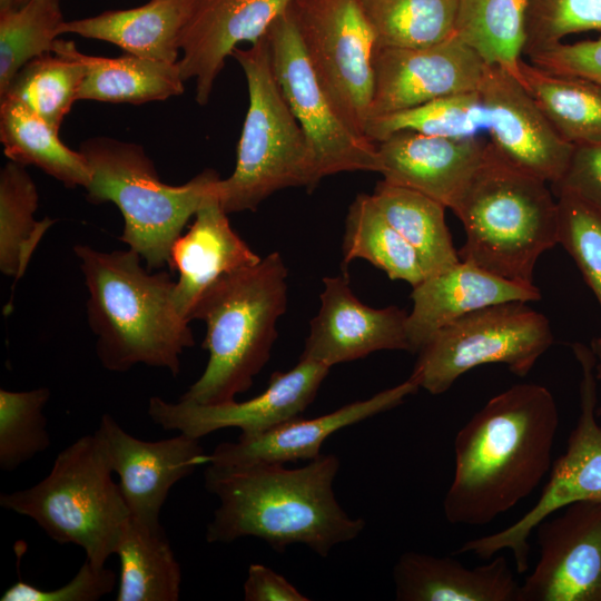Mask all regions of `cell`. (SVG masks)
<instances>
[{
    "label": "cell",
    "instance_id": "cell-1",
    "mask_svg": "<svg viewBox=\"0 0 601 601\" xmlns=\"http://www.w3.org/2000/svg\"><path fill=\"white\" fill-rule=\"evenodd\" d=\"M559 422L543 385L520 383L491 397L455 436L445 519L483 526L528 497L550 472Z\"/></svg>",
    "mask_w": 601,
    "mask_h": 601
},
{
    "label": "cell",
    "instance_id": "cell-2",
    "mask_svg": "<svg viewBox=\"0 0 601 601\" xmlns=\"http://www.w3.org/2000/svg\"><path fill=\"white\" fill-rule=\"evenodd\" d=\"M338 470L334 454H321L297 469L280 463L208 464L205 487L219 505L207 525L206 541L231 543L254 536L279 553L304 544L326 558L365 528V521L348 515L335 497Z\"/></svg>",
    "mask_w": 601,
    "mask_h": 601
},
{
    "label": "cell",
    "instance_id": "cell-3",
    "mask_svg": "<svg viewBox=\"0 0 601 601\" xmlns=\"http://www.w3.org/2000/svg\"><path fill=\"white\" fill-rule=\"evenodd\" d=\"M73 250L89 293L87 318L101 365L124 373L142 364L176 376L180 355L195 339L176 309L171 276L151 273L130 248L107 253L76 245Z\"/></svg>",
    "mask_w": 601,
    "mask_h": 601
},
{
    "label": "cell",
    "instance_id": "cell-4",
    "mask_svg": "<svg viewBox=\"0 0 601 601\" xmlns=\"http://www.w3.org/2000/svg\"><path fill=\"white\" fill-rule=\"evenodd\" d=\"M548 185L511 164L490 141L451 208L465 230L460 258L533 286L538 259L558 244V201Z\"/></svg>",
    "mask_w": 601,
    "mask_h": 601
},
{
    "label": "cell",
    "instance_id": "cell-5",
    "mask_svg": "<svg viewBox=\"0 0 601 601\" xmlns=\"http://www.w3.org/2000/svg\"><path fill=\"white\" fill-rule=\"evenodd\" d=\"M286 304L287 268L278 253L214 283L190 316L206 324L208 362L179 400L217 404L246 392L270 357Z\"/></svg>",
    "mask_w": 601,
    "mask_h": 601
},
{
    "label": "cell",
    "instance_id": "cell-6",
    "mask_svg": "<svg viewBox=\"0 0 601 601\" xmlns=\"http://www.w3.org/2000/svg\"><path fill=\"white\" fill-rule=\"evenodd\" d=\"M231 57L247 81L249 104L233 174L216 194L227 214L254 211L272 194L288 187L314 189L321 181L305 134L276 80L267 36Z\"/></svg>",
    "mask_w": 601,
    "mask_h": 601
},
{
    "label": "cell",
    "instance_id": "cell-7",
    "mask_svg": "<svg viewBox=\"0 0 601 601\" xmlns=\"http://www.w3.org/2000/svg\"><path fill=\"white\" fill-rule=\"evenodd\" d=\"M79 151L90 169L85 188L92 204H115L125 220L119 239L149 269H170V252L188 220L219 180L206 169L189 181L164 184L154 162L137 144L107 137L87 139Z\"/></svg>",
    "mask_w": 601,
    "mask_h": 601
},
{
    "label": "cell",
    "instance_id": "cell-8",
    "mask_svg": "<svg viewBox=\"0 0 601 601\" xmlns=\"http://www.w3.org/2000/svg\"><path fill=\"white\" fill-rule=\"evenodd\" d=\"M112 473L97 434L83 435L56 456L40 482L1 493L0 505L33 520L55 542L80 546L101 569L130 516Z\"/></svg>",
    "mask_w": 601,
    "mask_h": 601
},
{
    "label": "cell",
    "instance_id": "cell-9",
    "mask_svg": "<svg viewBox=\"0 0 601 601\" xmlns=\"http://www.w3.org/2000/svg\"><path fill=\"white\" fill-rule=\"evenodd\" d=\"M553 339L549 319L525 302L486 306L437 331L418 351L410 378L439 395L481 365L504 364L524 377Z\"/></svg>",
    "mask_w": 601,
    "mask_h": 601
},
{
    "label": "cell",
    "instance_id": "cell-10",
    "mask_svg": "<svg viewBox=\"0 0 601 601\" xmlns=\"http://www.w3.org/2000/svg\"><path fill=\"white\" fill-rule=\"evenodd\" d=\"M288 9L321 86L345 124L366 137L376 37L359 0H293Z\"/></svg>",
    "mask_w": 601,
    "mask_h": 601
},
{
    "label": "cell",
    "instance_id": "cell-11",
    "mask_svg": "<svg viewBox=\"0 0 601 601\" xmlns=\"http://www.w3.org/2000/svg\"><path fill=\"white\" fill-rule=\"evenodd\" d=\"M581 368L580 414L564 453L553 461L549 480L535 504L513 524L489 535L469 540L457 553L487 560L499 552H512L518 573L529 570V538L545 519L578 502L601 504V424L597 406L598 380L590 346L572 344Z\"/></svg>",
    "mask_w": 601,
    "mask_h": 601
},
{
    "label": "cell",
    "instance_id": "cell-12",
    "mask_svg": "<svg viewBox=\"0 0 601 601\" xmlns=\"http://www.w3.org/2000/svg\"><path fill=\"white\" fill-rule=\"evenodd\" d=\"M279 88L311 148L322 178L343 171L378 173L376 144L354 132L321 86L287 9L266 33Z\"/></svg>",
    "mask_w": 601,
    "mask_h": 601
},
{
    "label": "cell",
    "instance_id": "cell-13",
    "mask_svg": "<svg viewBox=\"0 0 601 601\" xmlns=\"http://www.w3.org/2000/svg\"><path fill=\"white\" fill-rule=\"evenodd\" d=\"M329 368L299 358L292 370L275 372L267 388L250 400L197 404L154 396L148 402L147 413L162 430L178 431L195 439L231 427L239 428L242 435H256L300 416L314 401Z\"/></svg>",
    "mask_w": 601,
    "mask_h": 601
},
{
    "label": "cell",
    "instance_id": "cell-14",
    "mask_svg": "<svg viewBox=\"0 0 601 601\" xmlns=\"http://www.w3.org/2000/svg\"><path fill=\"white\" fill-rule=\"evenodd\" d=\"M535 529L539 560L518 601H601V504H570Z\"/></svg>",
    "mask_w": 601,
    "mask_h": 601
},
{
    "label": "cell",
    "instance_id": "cell-15",
    "mask_svg": "<svg viewBox=\"0 0 601 601\" xmlns=\"http://www.w3.org/2000/svg\"><path fill=\"white\" fill-rule=\"evenodd\" d=\"M477 93L493 147L518 168L555 185L574 145L558 134L522 82L499 66L485 65Z\"/></svg>",
    "mask_w": 601,
    "mask_h": 601
},
{
    "label": "cell",
    "instance_id": "cell-16",
    "mask_svg": "<svg viewBox=\"0 0 601 601\" xmlns=\"http://www.w3.org/2000/svg\"><path fill=\"white\" fill-rule=\"evenodd\" d=\"M485 68L455 33L421 48H376L375 88L370 119L433 99L475 92Z\"/></svg>",
    "mask_w": 601,
    "mask_h": 601
},
{
    "label": "cell",
    "instance_id": "cell-17",
    "mask_svg": "<svg viewBox=\"0 0 601 601\" xmlns=\"http://www.w3.org/2000/svg\"><path fill=\"white\" fill-rule=\"evenodd\" d=\"M95 433L119 477L130 518L148 526H160L159 514L171 487L208 463L199 439L183 433L144 441L127 433L109 414L101 416Z\"/></svg>",
    "mask_w": 601,
    "mask_h": 601
},
{
    "label": "cell",
    "instance_id": "cell-18",
    "mask_svg": "<svg viewBox=\"0 0 601 601\" xmlns=\"http://www.w3.org/2000/svg\"><path fill=\"white\" fill-rule=\"evenodd\" d=\"M345 276L325 277L321 307L311 322L299 358L328 367L383 349L410 352L407 313L396 306L373 308L352 292Z\"/></svg>",
    "mask_w": 601,
    "mask_h": 601
},
{
    "label": "cell",
    "instance_id": "cell-19",
    "mask_svg": "<svg viewBox=\"0 0 601 601\" xmlns=\"http://www.w3.org/2000/svg\"><path fill=\"white\" fill-rule=\"evenodd\" d=\"M293 0H193L180 36L178 66L196 79V100L206 105L216 78L239 43L263 38Z\"/></svg>",
    "mask_w": 601,
    "mask_h": 601
},
{
    "label": "cell",
    "instance_id": "cell-20",
    "mask_svg": "<svg viewBox=\"0 0 601 601\" xmlns=\"http://www.w3.org/2000/svg\"><path fill=\"white\" fill-rule=\"evenodd\" d=\"M490 140L397 131L376 142L383 180L422 193L451 209L483 160Z\"/></svg>",
    "mask_w": 601,
    "mask_h": 601
},
{
    "label": "cell",
    "instance_id": "cell-21",
    "mask_svg": "<svg viewBox=\"0 0 601 601\" xmlns=\"http://www.w3.org/2000/svg\"><path fill=\"white\" fill-rule=\"evenodd\" d=\"M418 388L408 377L367 400L346 404L325 415L308 420L298 416L256 435L240 434L236 442L219 443L208 454V464H286L312 461L321 455L324 441L333 433L398 406Z\"/></svg>",
    "mask_w": 601,
    "mask_h": 601
},
{
    "label": "cell",
    "instance_id": "cell-22",
    "mask_svg": "<svg viewBox=\"0 0 601 601\" xmlns=\"http://www.w3.org/2000/svg\"><path fill=\"white\" fill-rule=\"evenodd\" d=\"M406 333L411 353L442 327L480 308L508 302H536L540 289L494 275L470 262L425 277L413 287Z\"/></svg>",
    "mask_w": 601,
    "mask_h": 601
},
{
    "label": "cell",
    "instance_id": "cell-23",
    "mask_svg": "<svg viewBox=\"0 0 601 601\" xmlns=\"http://www.w3.org/2000/svg\"><path fill=\"white\" fill-rule=\"evenodd\" d=\"M227 215L215 185L197 209L189 230L171 247L170 270L179 274L174 287V303L187 322L214 283L262 258L231 228Z\"/></svg>",
    "mask_w": 601,
    "mask_h": 601
},
{
    "label": "cell",
    "instance_id": "cell-24",
    "mask_svg": "<svg viewBox=\"0 0 601 601\" xmlns=\"http://www.w3.org/2000/svg\"><path fill=\"white\" fill-rule=\"evenodd\" d=\"M398 601H518L520 583L504 555L466 568L449 556L404 552L393 569Z\"/></svg>",
    "mask_w": 601,
    "mask_h": 601
},
{
    "label": "cell",
    "instance_id": "cell-25",
    "mask_svg": "<svg viewBox=\"0 0 601 601\" xmlns=\"http://www.w3.org/2000/svg\"><path fill=\"white\" fill-rule=\"evenodd\" d=\"M191 4L193 0H150L137 8L65 20L60 32L107 41L137 57L176 63Z\"/></svg>",
    "mask_w": 601,
    "mask_h": 601
},
{
    "label": "cell",
    "instance_id": "cell-26",
    "mask_svg": "<svg viewBox=\"0 0 601 601\" xmlns=\"http://www.w3.org/2000/svg\"><path fill=\"white\" fill-rule=\"evenodd\" d=\"M53 52L67 53L85 67L78 100L141 105L184 92L178 62L169 63L125 55L117 58L80 52L75 42L58 39Z\"/></svg>",
    "mask_w": 601,
    "mask_h": 601
},
{
    "label": "cell",
    "instance_id": "cell-27",
    "mask_svg": "<svg viewBox=\"0 0 601 601\" xmlns=\"http://www.w3.org/2000/svg\"><path fill=\"white\" fill-rule=\"evenodd\" d=\"M120 577L117 601H177L181 568L160 526L152 528L129 516L116 553Z\"/></svg>",
    "mask_w": 601,
    "mask_h": 601
},
{
    "label": "cell",
    "instance_id": "cell-28",
    "mask_svg": "<svg viewBox=\"0 0 601 601\" xmlns=\"http://www.w3.org/2000/svg\"><path fill=\"white\" fill-rule=\"evenodd\" d=\"M0 141L11 161L36 166L66 187L86 188L90 183L83 155L66 146L59 130L16 100H0Z\"/></svg>",
    "mask_w": 601,
    "mask_h": 601
},
{
    "label": "cell",
    "instance_id": "cell-29",
    "mask_svg": "<svg viewBox=\"0 0 601 601\" xmlns=\"http://www.w3.org/2000/svg\"><path fill=\"white\" fill-rule=\"evenodd\" d=\"M386 220L416 250L426 277L461 258L445 221V206L416 190L380 181L371 195Z\"/></svg>",
    "mask_w": 601,
    "mask_h": 601
},
{
    "label": "cell",
    "instance_id": "cell-30",
    "mask_svg": "<svg viewBox=\"0 0 601 601\" xmlns=\"http://www.w3.org/2000/svg\"><path fill=\"white\" fill-rule=\"evenodd\" d=\"M520 72V81L564 140L574 146L601 142V86L523 59Z\"/></svg>",
    "mask_w": 601,
    "mask_h": 601
},
{
    "label": "cell",
    "instance_id": "cell-31",
    "mask_svg": "<svg viewBox=\"0 0 601 601\" xmlns=\"http://www.w3.org/2000/svg\"><path fill=\"white\" fill-rule=\"evenodd\" d=\"M530 0H459L454 33L489 66L520 80Z\"/></svg>",
    "mask_w": 601,
    "mask_h": 601
},
{
    "label": "cell",
    "instance_id": "cell-32",
    "mask_svg": "<svg viewBox=\"0 0 601 601\" xmlns=\"http://www.w3.org/2000/svg\"><path fill=\"white\" fill-rule=\"evenodd\" d=\"M362 258L382 269L391 279L412 287L426 273L416 250L386 220L371 195L359 194L351 204L343 236V264Z\"/></svg>",
    "mask_w": 601,
    "mask_h": 601
},
{
    "label": "cell",
    "instance_id": "cell-33",
    "mask_svg": "<svg viewBox=\"0 0 601 601\" xmlns=\"http://www.w3.org/2000/svg\"><path fill=\"white\" fill-rule=\"evenodd\" d=\"M39 195L26 166L7 162L0 171V269L18 282L56 219L35 218Z\"/></svg>",
    "mask_w": 601,
    "mask_h": 601
},
{
    "label": "cell",
    "instance_id": "cell-34",
    "mask_svg": "<svg viewBox=\"0 0 601 601\" xmlns=\"http://www.w3.org/2000/svg\"><path fill=\"white\" fill-rule=\"evenodd\" d=\"M376 48H421L454 35L459 0H359Z\"/></svg>",
    "mask_w": 601,
    "mask_h": 601
},
{
    "label": "cell",
    "instance_id": "cell-35",
    "mask_svg": "<svg viewBox=\"0 0 601 601\" xmlns=\"http://www.w3.org/2000/svg\"><path fill=\"white\" fill-rule=\"evenodd\" d=\"M85 77V67L63 52H51L26 63L1 99L16 100L56 130L70 111Z\"/></svg>",
    "mask_w": 601,
    "mask_h": 601
},
{
    "label": "cell",
    "instance_id": "cell-36",
    "mask_svg": "<svg viewBox=\"0 0 601 601\" xmlns=\"http://www.w3.org/2000/svg\"><path fill=\"white\" fill-rule=\"evenodd\" d=\"M63 21L60 0H29L0 11V96L26 63L53 52Z\"/></svg>",
    "mask_w": 601,
    "mask_h": 601
},
{
    "label": "cell",
    "instance_id": "cell-37",
    "mask_svg": "<svg viewBox=\"0 0 601 601\" xmlns=\"http://www.w3.org/2000/svg\"><path fill=\"white\" fill-rule=\"evenodd\" d=\"M464 138L485 130V115L477 91L446 96L371 119L365 136L378 142L397 131Z\"/></svg>",
    "mask_w": 601,
    "mask_h": 601
},
{
    "label": "cell",
    "instance_id": "cell-38",
    "mask_svg": "<svg viewBox=\"0 0 601 601\" xmlns=\"http://www.w3.org/2000/svg\"><path fill=\"white\" fill-rule=\"evenodd\" d=\"M50 390H0V469L13 472L51 445L43 408Z\"/></svg>",
    "mask_w": 601,
    "mask_h": 601
},
{
    "label": "cell",
    "instance_id": "cell-39",
    "mask_svg": "<svg viewBox=\"0 0 601 601\" xmlns=\"http://www.w3.org/2000/svg\"><path fill=\"white\" fill-rule=\"evenodd\" d=\"M555 196L558 244L573 258L601 307V210L566 193Z\"/></svg>",
    "mask_w": 601,
    "mask_h": 601
},
{
    "label": "cell",
    "instance_id": "cell-40",
    "mask_svg": "<svg viewBox=\"0 0 601 601\" xmlns=\"http://www.w3.org/2000/svg\"><path fill=\"white\" fill-rule=\"evenodd\" d=\"M585 31H601V0H530L523 55Z\"/></svg>",
    "mask_w": 601,
    "mask_h": 601
},
{
    "label": "cell",
    "instance_id": "cell-41",
    "mask_svg": "<svg viewBox=\"0 0 601 601\" xmlns=\"http://www.w3.org/2000/svg\"><path fill=\"white\" fill-rule=\"evenodd\" d=\"M117 575L106 566L95 568L89 560L79 568L76 575L56 589H42L18 580L1 595V601H97L109 594L116 587Z\"/></svg>",
    "mask_w": 601,
    "mask_h": 601
},
{
    "label": "cell",
    "instance_id": "cell-42",
    "mask_svg": "<svg viewBox=\"0 0 601 601\" xmlns=\"http://www.w3.org/2000/svg\"><path fill=\"white\" fill-rule=\"evenodd\" d=\"M546 71L583 78L601 86V36L574 43H555L528 55Z\"/></svg>",
    "mask_w": 601,
    "mask_h": 601
},
{
    "label": "cell",
    "instance_id": "cell-43",
    "mask_svg": "<svg viewBox=\"0 0 601 601\" xmlns=\"http://www.w3.org/2000/svg\"><path fill=\"white\" fill-rule=\"evenodd\" d=\"M554 195L566 193L601 210V142L574 146Z\"/></svg>",
    "mask_w": 601,
    "mask_h": 601
},
{
    "label": "cell",
    "instance_id": "cell-44",
    "mask_svg": "<svg viewBox=\"0 0 601 601\" xmlns=\"http://www.w3.org/2000/svg\"><path fill=\"white\" fill-rule=\"evenodd\" d=\"M245 601H308L284 575L258 563L249 565L243 585Z\"/></svg>",
    "mask_w": 601,
    "mask_h": 601
},
{
    "label": "cell",
    "instance_id": "cell-45",
    "mask_svg": "<svg viewBox=\"0 0 601 601\" xmlns=\"http://www.w3.org/2000/svg\"><path fill=\"white\" fill-rule=\"evenodd\" d=\"M594 355V372L598 383H601V339L594 338L590 345ZM597 414L601 417V403L597 406Z\"/></svg>",
    "mask_w": 601,
    "mask_h": 601
},
{
    "label": "cell",
    "instance_id": "cell-46",
    "mask_svg": "<svg viewBox=\"0 0 601 601\" xmlns=\"http://www.w3.org/2000/svg\"><path fill=\"white\" fill-rule=\"evenodd\" d=\"M17 0H0V11H6L16 8Z\"/></svg>",
    "mask_w": 601,
    "mask_h": 601
},
{
    "label": "cell",
    "instance_id": "cell-47",
    "mask_svg": "<svg viewBox=\"0 0 601 601\" xmlns=\"http://www.w3.org/2000/svg\"><path fill=\"white\" fill-rule=\"evenodd\" d=\"M28 1L29 0H17L16 1V7L21 6V4H23V3L28 2Z\"/></svg>",
    "mask_w": 601,
    "mask_h": 601
}]
</instances>
